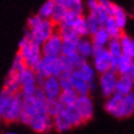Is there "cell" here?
I'll return each mask as SVG.
<instances>
[{"label":"cell","mask_w":134,"mask_h":134,"mask_svg":"<svg viewBox=\"0 0 134 134\" xmlns=\"http://www.w3.org/2000/svg\"><path fill=\"white\" fill-rule=\"evenodd\" d=\"M134 114V95L133 92L128 95H123L122 101L119 103L116 118H127Z\"/></svg>","instance_id":"12"},{"label":"cell","mask_w":134,"mask_h":134,"mask_svg":"<svg viewBox=\"0 0 134 134\" xmlns=\"http://www.w3.org/2000/svg\"><path fill=\"white\" fill-rule=\"evenodd\" d=\"M76 53H77L76 42L63 40V44H62V55L63 57H71V55L76 54Z\"/></svg>","instance_id":"31"},{"label":"cell","mask_w":134,"mask_h":134,"mask_svg":"<svg viewBox=\"0 0 134 134\" xmlns=\"http://www.w3.org/2000/svg\"><path fill=\"white\" fill-rule=\"evenodd\" d=\"M12 97H14V95L8 92L5 89L0 91V122L3 121L5 112L8 111L9 106H10V103L12 101Z\"/></svg>","instance_id":"27"},{"label":"cell","mask_w":134,"mask_h":134,"mask_svg":"<svg viewBox=\"0 0 134 134\" xmlns=\"http://www.w3.org/2000/svg\"><path fill=\"white\" fill-rule=\"evenodd\" d=\"M19 80H20V84L21 86L24 85H31V84H37V75L35 73V70L32 68H29L26 66L22 71L19 73Z\"/></svg>","instance_id":"21"},{"label":"cell","mask_w":134,"mask_h":134,"mask_svg":"<svg viewBox=\"0 0 134 134\" xmlns=\"http://www.w3.org/2000/svg\"><path fill=\"white\" fill-rule=\"evenodd\" d=\"M63 112L65 113L66 118L69 119V122H70V124H71V127H73V128L81 126L82 123H84L82 118L80 117V114H79V112L76 111V108H75V106H74V105H71V106H64Z\"/></svg>","instance_id":"20"},{"label":"cell","mask_w":134,"mask_h":134,"mask_svg":"<svg viewBox=\"0 0 134 134\" xmlns=\"http://www.w3.org/2000/svg\"><path fill=\"white\" fill-rule=\"evenodd\" d=\"M47 113H48L49 117H55L59 112H60L63 108H64V106L62 103L58 98H54V100H47Z\"/></svg>","instance_id":"28"},{"label":"cell","mask_w":134,"mask_h":134,"mask_svg":"<svg viewBox=\"0 0 134 134\" xmlns=\"http://www.w3.org/2000/svg\"><path fill=\"white\" fill-rule=\"evenodd\" d=\"M77 71H79V74L81 75L84 79H85L86 81L91 82V84H93L95 82V75H96V70H95V68H93L92 65L90 64V63H87V62H84L79 68H77Z\"/></svg>","instance_id":"23"},{"label":"cell","mask_w":134,"mask_h":134,"mask_svg":"<svg viewBox=\"0 0 134 134\" xmlns=\"http://www.w3.org/2000/svg\"><path fill=\"white\" fill-rule=\"evenodd\" d=\"M112 17H113L114 21L117 22L118 26H119V27H121L122 30H124L127 22H128V15H127L126 10H123L121 6H118V8L116 9L114 14L112 15Z\"/></svg>","instance_id":"33"},{"label":"cell","mask_w":134,"mask_h":134,"mask_svg":"<svg viewBox=\"0 0 134 134\" xmlns=\"http://www.w3.org/2000/svg\"><path fill=\"white\" fill-rule=\"evenodd\" d=\"M66 12H68V10H66V9H65L62 4H58L57 1H55V6H54V9H53L51 20H52L55 25H59L62 21L64 20Z\"/></svg>","instance_id":"29"},{"label":"cell","mask_w":134,"mask_h":134,"mask_svg":"<svg viewBox=\"0 0 134 134\" xmlns=\"http://www.w3.org/2000/svg\"><path fill=\"white\" fill-rule=\"evenodd\" d=\"M38 87L37 84H31V85H24L21 86L20 92L22 93V96H30V95H33L36 89Z\"/></svg>","instance_id":"39"},{"label":"cell","mask_w":134,"mask_h":134,"mask_svg":"<svg viewBox=\"0 0 134 134\" xmlns=\"http://www.w3.org/2000/svg\"><path fill=\"white\" fill-rule=\"evenodd\" d=\"M133 95H134V91H133Z\"/></svg>","instance_id":"43"},{"label":"cell","mask_w":134,"mask_h":134,"mask_svg":"<svg viewBox=\"0 0 134 134\" xmlns=\"http://www.w3.org/2000/svg\"><path fill=\"white\" fill-rule=\"evenodd\" d=\"M54 6H55V0H46L44 3L41 5V8H40L37 14L42 19H51Z\"/></svg>","instance_id":"30"},{"label":"cell","mask_w":134,"mask_h":134,"mask_svg":"<svg viewBox=\"0 0 134 134\" xmlns=\"http://www.w3.org/2000/svg\"><path fill=\"white\" fill-rule=\"evenodd\" d=\"M43 20L38 14H35V15H31V16L27 19V29L29 30H31V29H33V27H36L37 25L40 24L41 21Z\"/></svg>","instance_id":"38"},{"label":"cell","mask_w":134,"mask_h":134,"mask_svg":"<svg viewBox=\"0 0 134 134\" xmlns=\"http://www.w3.org/2000/svg\"><path fill=\"white\" fill-rule=\"evenodd\" d=\"M47 100L37 98L33 95L24 96V112L30 114L31 117H35L37 114L47 113Z\"/></svg>","instance_id":"6"},{"label":"cell","mask_w":134,"mask_h":134,"mask_svg":"<svg viewBox=\"0 0 134 134\" xmlns=\"http://www.w3.org/2000/svg\"><path fill=\"white\" fill-rule=\"evenodd\" d=\"M103 27L106 29V31L110 33L111 38H121V36L123 35V30L117 25V22L114 21V19L112 16H110L107 19V21L105 22Z\"/></svg>","instance_id":"25"},{"label":"cell","mask_w":134,"mask_h":134,"mask_svg":"<svg viewBox=\"0 0 134 134\" xmlns=\"http://www.w3.org/2000/svg\"><path fill=\"white\" fill-rule=\"evenodd\" d=\"M133 58L127 57L124 54L119 55L117 60V71L118 75H128L133 68Z\"/></svg>","instance_id":"19"},{"label":"cell","mask_w":134,"mask_h":134,"mask_svg":"<svg viewBox=\"0 0 134 134\" xmlns=\"http://www.w3.org/2000/svg\"><path fill=\"white\" fill-rule=\"evenodd\" d=\"M38 86H41L47 100L58 98L62 92V87L59 84V79L57 76H47Z\"/></svg>","instance_id":"10"},{"label":"cell","mask_w":134,"mask_h":134,"mask_svg":"<svg viewBox=\"0 0 134 134\" xmlns=\"http://www.w3.org/2000/svg\"><path fill=\"white\" fill-rule=\"evenodd\" d=\"M71 71H73V70H71ZM71 71H65V73H62L60 75L58 76L62 90L73 89V84H71Z\"/></svg>","instance_id":"36"},{"label":"cell","mask_w":134,"mask_h":134,"mask_svg":"<svg viewBox=\"0 0 134 134\" xmlns=\"http://www.w3.org/2000/svg\"><path fill=\"white\" fill-rule=\"evenodd\" d=\"M22 110H24V96H22L21 92H17L14 95L11 103L9 106L8 111L5 112L3 122H5V123L19 122L20 116L22 113Z\"/></svg>","instance_id":"4"},{"label":"cell","mask_w":134,"mask_h":134,"mask_svg":"<svg viewBox=\"0 0 134 134\" xmlns=\"http://www.w3.org/2000/svg\"><path fill=\"white\" fill-rule=\"evenodd\" d=\"M133 62H134V59H133ZM128 75H129V76H132L134 79V63H133V68H132V70H130V73L128 74Z\"/></svg>","instance_id":"41"},{"label":"cell","mask_w":134,"mask_h":134,"mask_svg":"<svg viewBox=\"0 0 134 134\" xmlns=\"http://www.w3.org/2000/svg\"><path fill=\"white\" fill-rule=\"evenodd\" d=\"M4 134H16V133H12V132H6V133H4Z\"/></svg>","instance_id":"42"},{"label":"cell","mask_w":134,"mask_h":134,"mask_svg":"<svg viewBox=\"0 0 134 134\" xmlns=\"http://www.w3.org/2000/svg\"><path fill=\"white\" fill-rule=\"evenodd\" d=\"M29 127L35 133L38 134L48 133V132H51L53 129V118L49 117L48 113L37 114V116L32 117Z\"/></svg>","instance_id":"9"},{"label":"cell","mask_w":134,"mask_h":134,"mask_svg":"<svg viewBox=\"0 0 134 134\" xmlns=\"http://www.w3.org/2000/svg\"><path fill=\"white\" fill-rule=\"evenodd\" d=\"M57 31V25L54 24L51 19H43V20L37 25L36 27L29 30L26 27L24 36L29 37L30 40L37 44L41 46L46 40H48L53 33Z\"/></svg>","instance_id":"2"},{"label":"cell","mask_w":134,"mask_h":134,"mask_svg":"<svg viewBox=\"0 0 134 134\" xmlns=\"http://www.w3.org/2000/svg\"><path fill=\"white\" fill-rule=\"evenodd\" d=\"M92 66L97 73H105L111 69V59L112 55L108 52L107 47H93L92 55Z\"/></svg>","instance_id":"3"},{"label":"cell","mask_w":134,"mask_h":134,"mask_svg":"<svg viewBox=\"0 0 134 134\" xmlns=\"http://www.w3.org/2000/svg\"><path fill=\"white\" fill-rule=\"evenodd\" d=\"M119 40H121V44H122V54L134 59V38L123 33Z\"/></svg>","instance_id":"24"},{"label":"cell","mask_w":134,"mask_h":134,"mask_svg":"<svg viewBox=\"0 0 134 134\" xmlns=\"http://www.w3.org/2000/svg\"><path fill=\"white\" fill-rule=\"evenodd\" d=\"M110 40H111L110 33L106 31L103 26L101 29H98L95 33L91 35V41L93 43V47H106L107 43L110 42Z\"/></svg>","instance_id":"17"},{"label":"cell","mask_w":134,"mask_h":134,"mask_svg":"<svg viewBox=\"0 0 134 134\" xmlns=\"http://www.w3.org/2000/svg\"><path fill=\"white\" fill-rule=\"evenodd\" d=\"M62 44L63 38L55 31L48 40H46L41 44V51L43 57H59L62 55Z\"/></svg>","instance_id":"5"},{"label":"cell","mask_w":134,"mask_h":134,"mask_svg":"<svg viewBox=\"0 0 134 134\" xmlns=\"http://www.w3.org/2000/svg\"><path fill=\"white\" fill-rule=\"evenodd\" d=\"M26 66H27V65L25 64V62H24V59H22V57L20 55V53H16L15 59H14V62H12L11 70H14L15 73H20V71H22Z\"/></svg>","instance_id":"37"},{"label":"cell","mask_w":134,"mask_h":134,"mask_svg":"<svg viewBox=\"0 0 134 134\" xmlns=\"http://www.w3.org/2000/svg\"><path fill=\"white\" fill-rule=\"evenodd\" d=\"M58 4H62L68 11L75 12V14H82L84 12V0H55Z\"/></svg>","instance_id":"22"},{"label":"cell","mask_w":134,"mask_h":134,"mask_svg":"<svg viewBox=\"0 0 134 134\" xmlns=\"http://www.w3.org/2000/svg\"><path fill=\"white\" fill-rule=\"evenodd\" d=\"M89 14H91L92 16H95L96 19H97L98 21H100V24L103 26L105 25V22L107 21V19L110 17V15H108V12L106 11V9L103 8V6H101V5L98 4L96 8H93L92 10H90Z\"/></svg>","instance_id":"34"},{"label":"cell","mask_w":134,"mask_h":134,"mask_svg":"<svg viewBox=\"0 0 134 134\" xmlns=\"http://www.w3.org/2000/svg\"><path fill=\"white\" fill-rule=\"evenodd\" d=\"M107 49L111 53L112 57H119L122 55V44L119 38H111L110 42L107 43Z\"/></svg>","instance_id":"32"},{"label":"cell","mask_w":134,"mask_h":134,"mask_svg":"<svg viewBox=\"0 0 134 134\" xmlns=\"http://www.w3.org/2000/svg\"><path fill=\"white\" fill-rule=\"evenodd\" d=\"M134 91V79L129 75H119L116 84V92L119 95H128Z\"/></svg>","instance_id":"14"},{"label":"cell","mask_w":134,"mask_h":134,"mask_svg":"<svg viewBox=\"0 0 134 134\" xmlns=\"http://www.w3.org/2000/svg\"><path fill=\"white\" fill-rule=\"evenodd\" d=\"M17 53H20V55L24 59L25 64L29 68H35V65L42 59V51L41 46L32 42L29 37L24 36L22 40L19 43V51Z\"/></svg>","instance_id":"1"},{"label":"cell","mask_w":134,"mask_h":134,"mask_svg":"<svg viewBox=\"0 0 134 134\" xmlns=\"http://www.w3.org/2000/svg\"><path fill=\"white\" fill-rule=\"evenodd\" d=\"M73 128L71 124H70L69 119L66 118L65 113L63 112V110L59 112V113L53 117V129H55L59 133H64V132H68Z\"/></svg>","instance_id":"16"},{"label":"cell","mask_w":134,"mask_h":134,"mask_svg":"<svg viewBox=\"0 0 134 134\" xmlns=\"http://www.w3.org/2000/svg\"><path fill=\"white\" fill-rule=\"evenodd\" d=\"M74 106L79 112L80 117L82 118L84 123L90 121L93 117V102L90 97V95H79Z\"/></svg>","instance_id":"8"},{"label":"cell","mask_w":134,"mask_h":134,"mask_svg":"<svg viewBox=\"0 0 134 134\" xmlns=\"http://www.w3.org/2000/svg\"><path fill=\"white\" fill-rule=\"evenodd\" d=\"M86 24H87V30H89V36H91L92 33H95L98 29H101L102 25L100 24V21L95 16H92L91 14H89L87 16H85Z\"/></svg>","instance_id":"35"},{"label":"cell","mask_w":134,"mask_h":134,"mask_svg":"<svg viewBox=\"0 0 134 134\" xmlns=\"http://www.w3.org/2000/svg\"><path fill=\"white\" fill-rule=\"evenodd\" d=\"M77 96L79 95H77V92L74 89H65V90H62L58 100L63 103V106H71L75 103Z\"/></svg>","instance_id":"26"},{"label":"cell","mask_w":134,"mask_h":134,"mask_svg":"<svg viewBox=\"0 0 134 134\" xmlns=\"http://www.w3.org/2000/svg\"><path fill=\"white\" fill-rule=\"evenodd\" d=\"M71 84H73V89L77 92V95H90V92L93 89V84L86 81L76 69L71 71Z\"/></svg>","instance_id":"11"},{"label":"cell","mask_w":134,"mask_h":134,"mask_svg":"<svg viewBox=\"0 0 134 134\" xmlns=\"http://www.w3.org/2000/svg\"><path fill=\"white\" fill-rule=\"evenodd\" d=\"M3 89H5L8 92L12 93V95L20 92L21 84H20V80H19V73H15L14 70L10 69V71H9V74L6 75V77L4 80Z\"/></svg>","instance_id":"13"},{"label":"cell","mask_w":134,"mask_h":134,"mask_svg":"<svg viewBox=\"0 0 134 134\" xmlns=\"http://www.w3.org/2000/svg\"><path fill=\"white\" fill-rule=\"evenodd\" d=\"M122 97H123V95H119V93H117V92H114L113 95L108 96L107 100H106V103H105L106 112H108L111 116L114 117L116 113H117V111H118L119 103L122 101Z\"/></svg>","instance_id":"18"},{"label":"cell","mask_w":134,"mask_h":134,"mask_svg":"<svg viewBox=\"0 0 134 134\" xmlns=\"http://www.w3.org/2000/svg\"><path fill=\"white\" fill-rule=\"evenodd\" d=\"M118 73L113 71V70H107L105 73H101L98 84H100V89L101 92L105 97H108L111 95H113L116 92V84H117L118 79Z\"/></svg>","instance_id":"7"},{"label":"cell","mask_w":134,"mask_h":134,"mask_svg":"<svg viewBox=\"0 0 134 134\" xmlns=\"http://www.w3.org/2000/svg\"><path fill=\"white\" fill-rule=\"evenodd\" d=\"M98 5V0H87L86 1V6L89 10H92L93 8H96Z\"/></svg>","instance_id":"40"},{"label":"cell","mask_w":134,"mask_h":134,"mask_svg":"<svg viewBox=\"0 0 134 134\" xmlns=\"http://www.w3.org/2000/svg\"><path fill=\"white\" fill-rule=\"evenodd\" d=\"M76 49H77V54L82 57L84 59H89L91 58L93 53V43L92 41L86 37H80L79 41L76 42Z\"/></svg>","instance_id":"15"}]
</instances>
